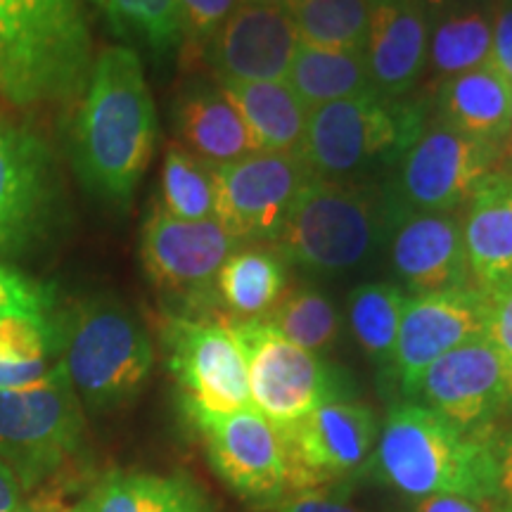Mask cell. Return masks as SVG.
<instances>
[{"instance_id": "cell-24", "label": "cell", "mask_w": 512, "mask_h": 512, "mask_svg": "<svg viewBox=\"0 0 512 512\" xmlns=\"http://www.w3.org/2000/svg\"><path fill=\"white\" fill-rule=\"evenodd\" d=\"M219 86L240 112L256 152L299 155L311 110L287 86V81L219 83Z\"/></svg>"}, {"instance_id": "cell-41", "label": "cell", "mask_w": 512, "mask_h": 512, "mask_svg": "<svg viewBox=\"0 0 512 512\" xmlns=\"http://www.w3.org/2000/svg\"><path fill=\"white\" fill-rule=\"evenodd\" d=\"M418 512H512V510L505 503L498 501V498L475 501V498H463V496H430V498H422L418 505Z\"/></svg>"}, {"instance_id": "cell-32", "label": "cell", "mask_w": 512, "mask_h": 512, "mask_svg": "<svg viewBox=\"0 0 512 512\" xmlns=\"http://www.w3.org/2000/svg\"><path fill=\"white\" fill-rule=\"evenodd\" d=\"M259 320L271 325L287 342L313 354L328 351L337 342L342 328L335 304L316 287H297L285 292L280 302Z\"/></svg>"}, {"instance_id": "cell-22", "label": "cell", "mask_w": 512, "mask_h": 512, "mask_svg": "<svg viewBox=\"0 0 512 512\" xmlns=\"http://www.w3.org/2000/svg\"><path fill=\"white\" fill-rule=\"evenodd\" d=\"M181 147L209 166H226L252 155L254 143L240 112L221 86L192 81L174 102Z\"/></svg>"}, {"instance_id": "cell-30", "label": "cell", "mask_w": 512, "mask_h": 512, "mask_svg": "<svg viewBox=\"0 0 512 512\" xmlns=\"http://www.w3.org/2000/svg\"><path fill=\"white\" fill-rule=\"evenodd\" d=\"M287 12L304 46L366 50L370 0H294Z\"/></svg>"}, {"instance_id": "cell-5", "label": "cell", "mask_w": 512, "mask_h": 512, "mask_svg": "<svg viewBox=\"0 0 512 512\" xmlns=\"http://www.w3.org/2000/svg\"><path fill=\"white\" fill-rule=\"evenodd\" d=\"M427 121L430 105L415 95L387 98L370 91L328 102L309 112L299 155L316 178L363 181L399 164Z\"/></svg>"}, {"instance_id": "cell-49", "label": "cell", "mask_w": 512, "mask_h": 512, "mask_svg": "<svg viewBox=\"0 0 512 512\" xmlns=\"http://www.w3.org/2000/svg\"><path fill=\"white\" fill-rule=\"evenodd\" d=\"M17 512H29V510H17Z\"/></svg>"}, {"instance_id": "cell-21", "label": "cell", "mask_w": 512, "mask_h": 512, "mask_svg": "<svg viewBox=\"0 0 512 512\" xmlns=\"http://www.w3.org/2000/svg\"><path fill=\"white\" fill-rule=\"evenodd\" d=\"M465 207L463 242L470 283L491 294L512 283V178L491 171Z\"/></svg>"}, {"instance_id": "cell-18", "label": "cell", "mask_w": 512, "mask_h": 512, "mask_svg": "<svg viewBox=\"0 0 512 512\" xmlns=\"http://www.w3.org/2000/svg\"><path fill=\"white\" fill-rule=\"evenodd\" d=\"M290 12L273 5H238L207 48L219 83L285 81L299 50Z\"/></svg>"}, {"instance_id": "cell-6", "label": "cell", "mask_w": 512, "mask_h": 512, "mask_svg": "<svg viewBox=\"0 0 512 512\" xmlns=\"http://www.w3.org/2000/svg\"><path fill=\"white\" fill-rule=\"evenodd\" d=\"M62 330V366L79 401L112 411L133 401L150 377L155 351L126 306L93 299L76 306Z\"/></svg>"}, {"instance_id": "cell-33", "label": "cell", "mask_w": 512, "mask_h": 512, "mask_svg": "<svg viewBox=\"0 0 512 512\" xmlns=\"http://www.w3.org/2000/svg\"><path fill=\"white\" fill-rule=\"evenodd\" d=\"M166 214L183 221L216 219L214 166L171 145L162 164V204Z\"/></svg>"}, {"instance_id": "cell-34", "label": "cell", "mask_w": 512, "mask_h": 512, "mask_svg": "<svg viewBox=\"0 0 512 512\" xmlns=\"http://www.w3.org/2000/svg\"><path fill=\"white\" fill-rule=\"evenodd\" d=\"M114 34L140 41L155 55L181 46L178 0H93Z\"/></svg>"}, {"instance_id": "cell-47", "label": "cell", "mask_w": 512, "mask_h": 512, "mask_svg": "<svg viewBox=\"0 0 512 512\" xmlns=\"http://www.w3.org/2000/svg\"><path fill=\"white\" fill-rule=\"evenodd\" d=\"M503 150H512V95H510V117H508V138H505Z\"/></svg>"}, {"instance_id": "cell-48", "label": "cell", "mask_w": 512, "mask_h": 512, "mask_svg": "<svg viewBox=\"0 0 512 512\" xmlns=\"http://www.w3.org/2000/svg\"><path fill=\"white\" fill-rule=\"evenodd\" d=\"M62 512H86V510H83L81 505H79V508H72V510H62Z\"/></svg>"}, {"instance_id": "cell-4", "label": "cell", "mask_w": 512, "mask_h": 512, "mask_svg": "<svg viewBox=\"0 0 512 512\" xmlns=\"http://www.w3.org/2000/svg\"><path fill=\"white\" fill-rule=\"evenodd\" d=\"M373 453L384 482L406 496L498 498L491 434L458 430L422 403L389 411Z\"/></svg>"}, {"instance_id": "cell-3", "label": "cell", "mask_w": 512, "mask_h": 512, "mask_svg": "<svg viewBox=\"0 0 512 512\" xmlns=\"http://www.w3.org/2000/svg\"><path fill=\"white\" fill-rule=\"evenodd\" d=\"M406 214L392 190L363 181L313 178L273 240L285 264L311 273H344L366 264Z\"/></svg>"}, {"instance_id": "cell-2", "label": "cell", "mask_w": 512, "mask_h": 512, "mask_svg": "<svg viewBox=\"0 0 512 512\" xmlns=\"http://www.w3.org/2000/svg\"><path fill=\"white\" fill-rule=\"evenodd\" d=\"M93 60L79 0H0V95L12 105L79 98Z\"/></svg>"}, {"instance_id": "cell-1", "label": "cell", "mask_w": 512, "mask_h": 512, "mask_svg": "<svg viewBox=\"0 0 512 512\" xmlns=\"http://www.w3.org/2000/svg\"><path fill=\"white\" fill-rule=\"evenodd\" d=\"M155 145L157 110L138 53L126 46L102 50L93 60L72 128L79 181L100 200L126 207Z\"/></svg>"}, {"instance_id": "cell-37", "label": "cell", "mask_w": 512, "mask_h": 512, "mask_svg": "<svg viewBox=\"0 0 512 512\" xmlns=\"http://www.w3.org/2000/svg\"><path fill=\"white\" fill-rule=\"evenodd\" d=\"M486 297L484 337L494 344L505 361L512 358V283Z\"/></svg>"}, {"instance_id": "cell-15", "label": "cell", "mask_w": 512, "mask_h": 512, "mask_svg": "<svg viewBox=\"0 0 512 512\" xmlns=\"http://www.w3.org/2000/svg\"><path fill=\"white\" fill-rule=\"evenodd\" d=\"M486 330V297L475 287L415 294L406 299L389 370L408 396L425 370Z\"/></svg>"}, {"instance_id": "cell-45", "label": "cell", "mask_w": 512, "mask_h": 512, "mask_svg": "<svg viewBox=\"0 0 512 512\" xmlns=\"http://www.w3.org/2000/svg\"><path fill=\"white\" fill-rule=\"evenodd\" d=\"M294 0H238V5H273V8H290Z\"/></svg>"}, {"instance_id": "cell-46", "label": "cell", "mask_w": 512, "mask_h": 512, "mask_svg": "<svg viewBox=\"0 0 512 512\" xmlns=\"http://www.w3.org/2000/svg\"><path fill=\"white\" fill-rule=\"evenodd\" d=\"M503 174H508L512 178V150H503V157H501V169Z\"/></svg>"}, {"instance_id": "cell-7", "label": "cell", "mask_w": 512, "mask_h": 512, "mask_svg": "<svg viewBox=\"0 0 512 512\" xmlns=\"http://www.w3.org/2000/svg\"><path fill=\"white\" fill-rule=\"evenodd\" d=\"M81 401L62 361L34 387L0 392V460L19 489L53 475L79 451Z\"/></svg>"}, {"instance_id": "cell-13", "label": "cell", "mask_w": 512, "mask_h": 512, "mask_svg": "<svg viewBox=\"0 0 512 512\" xmlns=\"http://www.w3.org/2000/svg\"><path fill=\"white\" fill-rule=\"evenodd\" d=\"M240 247L242 242L216 219L183 221L159 204L147 214L140 235V259L152 283L200 309L219 299L216 278Z\"/></svg>"}, {"instance_id": "cell-44", "label": "cell", "mask_w": 512, "mask_h": 512, "mask_svg": "<svg viewBox=\"0 0 512 512\" xmlns=\"http://www.w3.org/2000/svg\"><path fill=\"white\" fill-rule=\"evenodd\" d=\"M456 3H460V0H422V5H425V8L430 10L432 17L441 15V12L448 10V8H453V5H456Z\"/></svg>"}, {"instance_id": "cell-39", "label": "cell", "mask_w": 512, "mask_h": 512, "mask_svg": "<svg viewBox=\"0 0 512 512\" xmlns=\"http://www.w3.org/2000/svg\"><path fill=\"white\" fill-rule=\"evenodd\" d=\"M489 64L512 86V0L496 5Z\"/></svg>"}, {"instance_id": "cell-26", "label": "cell", "mask_w": 512, "mask_h": 512, "mask_svg": "<svg viewBox=\"0 0 512 512\" xmlns=\"http://www.w3.org/2000/svg\"><path fill=\"white\" fill-rule=\"evenodd\" d=\"M62 361V330L48 316L0 318V392L34 387Z\"/></svg>"}, {"instance_id": "cell-12", "label": "cell", "mask_w": 512, "mask_h": 512, "mask_svg": "<svg viewBox=\"0 0 512 512\" xmlns=\"http://www.w3.org/2000/svg\"><path fill=\"white\" fill-rule=\"evenodd\" d=\"M162 339L185 411L226 415L252 408L245 354L228 323L169 316Z\"/></svg>"}, {"instance_id": "cell-10", "label": "cell", "mask_w": 512, "mask_h": 512, "mask_svg": "<svg viewBox=\"0 0 512 512\" xmlns=\"http://www.w3.org/2000/svg\"><path fill=\"white\" fill-rule=\"evenodd\" d=\"M285 458V491L328 489L361 470L375 451L377 418L368 406L337 399L306 418L278 427Z\"/></svg>"}, {"instance_id": "cell-43", "label": "cell", "mask_w": 512, "mask_h": 512, "mask_svg": "<svg viewBox=\"0 0 512 512\" xmlns=\"http://www.w3.org/2000/svg\"><path fill=\"white\" fill-rule=\"evenodd\" d=\"M503 413L512 418V358L505 361V382H503Z\"/></svg>"}, {"instance_id": "cell-40", "label": "cell", "mask_w": 512, "mask_h": 512, "mask_svg": "<svg viewBox=\"0 0 512 512\" xmlns=\"http://www.w3.org/2000/svg\"><path fill=\"white\" fill-rule=\"evenodd\" d=\"M491 453L496 463L498 501L512 510V430L491 434Z\"/></svg>"}, {"instance_id": "cell-36", "label": "cell", "mask_w": 512, "mask_h": 512, "mask_svg": "<svg viewBox=\"0 0 512 512\" xmlns=\"http://www.w3.org/2000/svg\"><path fill=\"white\" fill-rule=\"evenodd\" d=\"M53 309V294L48 287L27 278V275L0 266V318L10 313L48 316Z\"/></svg>"}, {"instance_id": "cell-42", "label": "cell", "mask_w": 512, "mask_h": 512, "mask_svg": "<svg viewBox=\"0 0 512 512\" xmlns=\"http://www.w3.org/2000/svg\"><path fill=\"white\" fill-rule=\"evenodd\" d=\"M22 510V501H19V484L12 477L8 465L0 460V512H17Z\"/></svg>"}, {"instance_id": "cell-11", "label": "cell", "mask_w": 512, "mask_h": 512, "mask_svg": "<svg viewBox=\"0 0 512 512\" xmlns=\"http://www.w3.org/2000/svg\"><path fill=\"white\" fill-rule=\"evenodd\" d=\"M313 178L302 155L285 152H252L214 166L216 221L242 245L273 242Z\"/></svg>"}, {"instance_id": "cell-23", "label": "cell", "mask_w": 512, "mask_h": 512, "mask_svg": "<svg viewBox=\"0 0 512 512\" xmlns=\"http://www.w3.org/2000/svg\"><path fill=\"white\" fill-rule=\"evenodd\" d=\"M512 86L489 62L437 86L439 119L484 143L505 145Z\"/></svg>"}, {"instance_id": "cell-8", "label": "cell", "mask_w": 512, "mask_h": 512, "mask_svg": "<svg viewBox=\"0 0 512 512\" xmlns=\"http://www.w3.org/2000/svg\"><path fill=\"white\" fill-rule=\"evenodd\" d=\"M247 363L252 406L275 427L302 420L328 401L347 399L342 370L280 337L264 320H228Z\"/></svg>"}, {"instance_id": "cell-14", "label": "cell", "mask_w": 512, "mask_h": 512, "mask_svg": "<svg viewBox=\"0 0 512 512\" xmlns=\"http://www.w3.org/2000/svg\"><path fill=\"white\" fill-rule=\"evenodd\" d=\"M60 178L41 136L0 119V256L34 245L53 221Z\"/></svg>"}, {"instance_id": "cell-27", "label": "cell", "mask_w": 512, "mask_h": 512, "mask_svg": "<svg viewBox=\"0 0 512 512\" xmlns=\"http://www.w3.org/2000/svg\"><path fill=\"white\" fill-rule=\"evenodd\" d=\"M285 81L309 110L375 91L366 50H325L304 43H299Z\"/></svg>"}, {"instance_id": "cell-35", "label": "cell", "mask_w": 512, "mask_h": 512, "mask_svg": "<svg viewBox=\"0 0 512 512\" xmlns=\"http://www.w3.org/2000/svg\"><path fill=\"white\" fill-rule=\"evenodd\" d=\"M238 8V0H178L183 62L202 60L226 19Z\"/></svg>"}, {"instance_id": "cell-9", "label": "cell", "mask_w": 512, "mask_h": 512, "mask_svg": "<svg viewBox=\"0 0 512 512\" xmlns=\"http://www.w3.org/2000/svg\"><path fill=\"white\" fill-rule=\"evenodd\" d=\"M503 147L484 143L444 119L427 121L425 131L403 155L389 185L403 211L448 214L467 204L477 185L498 171Z\"/></svg>"}, {"instance_id": "cell-29", "label": "cell", "mask_w": 512, "mask_h": 512, "mask_svg": "<svg viewBox=\"0 0 512 512\" xmlns=\"http://www.w3.org/2000/svg\"><path fill=\"white\" fill-rule=\"evenodd\" d=\"M287 287V264L275 249H238L223 264L216 292L235 320L264 318Z\"/></svg>"}, {"instance_id": "cell-25", "label": "cell", "mask_w": 512, "mask_h": 512, "mask_svg": "<svg viewBox=\"0 0 512 512\" xmlns=\"http://www.w3.org/2000/svg\"><path fill=\"white\" fill-rule=\"evenodd\" d=\"M491 36H494V15L484 5L460 0L432 17L427 67L437 81L482 67L491 57Z\"/></svg>"}, {"instance_id": "cell-16", "label": "cell", "mask_w": 512, "mask_h": 512, "mask_svg": "<svg viewBox=\"0 0 512 512\" xmlns=\"http://www.w3.org/2000/svg\"><path fill=\"white\" fill-rule=\"evenodd\" d=\"M200 430L209 460L223 482L252 501L285 494V458L278 427L256 408L214 415L185 411Z\"/></svg>"}, {"instance_id": "cell-20", "label": "cell", "mask_w": 512, "mask_h": 512, "mask_svg": "<svg viewBox=\"0 0 512 512\" xmlns=\"http://www.w3.org/2000/svg\"><path fill=\"white\" fill-rule=\"evenodd\" d=\"M430 31L432 15L422 0H370L366 62L377 93L411 95L427 69Z\"/></svg>"}, {"instance_id": "cell-28", "label": "cell", "mask_w": 512, "mask_h": 512, "mask_svg": "<svg viewBox=\"0 0 512 512\" xmlns=\"http://www.w3.org/2000/svg\"><path fill=\"white\" fill-rule=\"evenodd\" d=\"M86 512H211L200 491L183 477L114 472L81 503Z\"/></svg>"}, {"instance_id": "cell-19", "label": "cell", "mask_w": 512, "mask_h": 512, "mask_svg": "<svg viewBox=\"0 0 512 512\" xmlns=\"http://www.w3.org/2000/svg\"><path fill=\"white\" fill-rule=\"evenodd\" d=\"M389 264L413 294L470 287L463 221L453 211H406L389 238Z\"/></svg>"}, {"instance_id": "cell-38", "label": "cell", "mask_w": 512, "mask_h": 512, "mask_svg": "<svg viewBox=\"0 0 512 512\" xmlns=\"http://www.w3.org/2000/svg\"><path fill=\"white\" fill-rule=\"evenodd\" d=\"M273 512H361L344 494H332L328 489L292 491L275 505Z\"/></svg>"}, {"instance_id": "cell-17", "label": "cell", "mask_w": 512, "mask_h": 512, "mask_svg": "<svg viewBox=\"0 0 512 512\" xmlns=\"http://www.w3.org/2000/svg\"><path fill=\"white\" fill-rule=\"evenodd\" d=\"M503 382L505 358L482 335L434 361L420 377L415 394L458 430L489 434L503 413Z\"/></svg>"}, {"instance_id": "cell-31", "label": "cell", "mask_w": 512, "mask_h": 512, "mask_svg": "<svg viewBox=\"0 0 512 512\" xmlns=\"http://www.w3.org/2000/svg\"><path fill=\"white\" fill-rule=\"evenodd\" d=\"M406 297L394 283L358 285L349 297V328L361 349L380 366L392 361Z\"/></svg>"}]
</instances>
